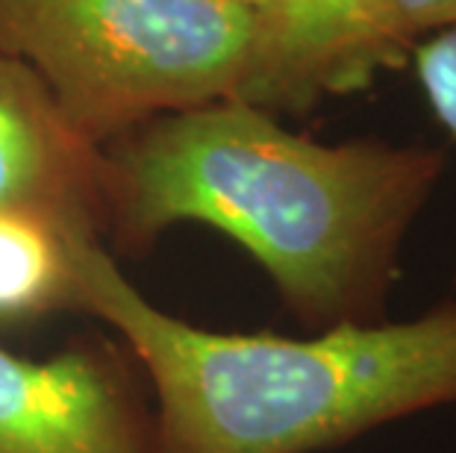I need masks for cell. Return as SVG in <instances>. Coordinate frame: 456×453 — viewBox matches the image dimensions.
Returning <instances> with one entry per match:
<instances>
[{"instance_id": "7", "label": "cell", "mask_w": 456, "mask_h": 453, "mask_svg": "<svg viewBox=\"0 0 456 453\" xmlns=\"http://www.w3.org/2000/svg\"><path fill=\"white\" fill-rule=\"evenodd\" d=\"M60 310H74L65 227L30 212H0V321Z\"/></svg>"}, {"instance_id": "4", "label": "cell", "mask_w": 456, "mask_h": 453, "mask_svg": "<svg viewBox=\"0 0 456 453\" xmlns=\"http://www.w3.org/2000/svg\"><path fill=\"white\" fill-rule=\"evenodd\" d=\"M397 0H265L241 98L277 118L371 89L412 60Z\"/></svg>"}, {"instance_id": "8", "label": "cell", "mask_w": 456, "mask_h": 453, "mask_svg": "<svg viewBox=\"0 0 456 453\" xmlns=\"http://www.w3.org/2000/svg\"><path fill=\"white\" fill-rule=\"evenodd\" d=\"M415 77L439 124L456 139V30H442L415 42Z\"/></svg>"}, {"instance_id": "2", "label": "cell", "mask_w": 456, "mask_h": 453, "mask_svg": "<svg viewBox=\"0 0 456 453\" xmlns=\"http://www.w3.org/2000/svg\"><path fill=\"white\" fill-rule=\"evenodd\" d=\"M74 310L127 342L157 394V453H318L456 407V301L304 339L216 333L153 306L101 236L65 230Z\"/></svg>"}, {"instance_id": "5", "label": "cell", "mask_w": 456, "mask_h": 453, "mask_svg": "<svg viewBox=\"0 0 456 453\" xmlns=\"http://www.w3.org/2000/svg\"><path fill=\"white\" fill-rule=\"evenodd\" d=\"M0 453H157L153 416L106 344L51 360L0 348Z\"/></svg>"}, {"instance_id": "1", "label": "cell", "mask_w": 456, "mask_h": 453, "mask_svg": "<svg viewBox=\"0 0 456 453\" xmlns=\"http://www.w3.org/2000/svg\"><path fill=\"white\" fill-rule=\"evenodd\" d=\"M103 157V239L142 254L174 224L218 230L309 333L389 321L403 242L444 174L436 148L327 144L245 101L162 115Z\"/></svg>"}, {"instance_id": "6", "label": "cell", "mask_w": 456, "mask_h": 453, "mask_svg": "<svg viewBox=\"0 0 456 453\" xmlns=\"http://www.w3.org/2000/svg\"><path fill=\"white\" fill-rule=\"evenodd\" d=\"M0 212L103 239L106 157L77 133L33 69L0 51Z\"/></svg>"}, {"instance_id": "3", "label": "cell", "mask_w": 456, "mask_h": 453, "mask_svg": "<svg viewBox=\"0 0 456 453\" xmlns=\"http://www.w3.org/2000/svg\"><path fill=\"white\" fill-rule=\"evenodd\" d=\"M259 15L241 0H0V51L33 69L94 148L239 101Z\"/></svg>"}, {"instance_id": "9", "label": "cell", "mask_w": 456, "mask_h": 453, "mask_svg": "<svg viewBox=\"0 0 456 453\" xmlns=\"http://www.w3.org/2000/svg\"><path fill=\"white\" fill-rule=\"evenodd\" d=\"M397 12L412 44L433 33L456 30V0H397Z\"/></svg>"}, {"instance_id": "10", "label": "cell", "mask_w": 456, "mask_h": 453, "mask_svg": "<svg viewBox=\"0 0 456 453\" xmlns=\"http://www.w3.org/2000/svg\"><path fill=\"white\" fill-rule=\"evenodd\" d=\"M241 4H248L250 9H256V15H259V9L265 6V0H241Z\"/></svg>"}]
</instances>
